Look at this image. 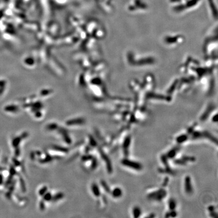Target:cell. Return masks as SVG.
Masks as SVG:
<instances>
[{"label":"cell","instance_id":"4316f807","mask_svg":"<svg viewBox=\"0 0 218 218\" xmlns=\"http://www.w3.org/2000/svg\"><path fill=\"white\" fill-rule=\"evenodd\" d=\"M212 121L214 123H216L218 121V118H217V115H216L213 117L212 118Z\"/></svg>","mask_w":218,"mask_h":218},{"label":"cell","instance_id":"9c48e42d","mask_svg":"<svg viewBox=\"0 0 218 218\" xmlns=\"http://www.w3.org/2000/svg\"><path fill=\"white\" fill-rule=\"evenodd\" d=\"M189 138V135L188 134H183L178 136L176 139V141L179 144H183L185 143Z\"/></svg>","mask_w":218,"mask_h":218},{"label":"cell","instance_id":"e0dca14e","mask_svg":"<svg viewBox=\"0 0 218 218\" xmlns=\"http://www.w3.org/2000/svg\"><path fill=\"white\" fill-rule=\"evenodd\" d=\"M101 184H102V186H103V189H105V190L107 192L109 193V192H111V190H110V187H109V186H108V185L107 184V183L105 181H102Z\"/></svg>","mask_w":218,"mask_h":218},{"label":"cell","instance_id":"30bf717a","mask_svg":"<svg viewBox=\"0 0 218 218\" xmlns=\"http://www.w3.org/2000/svg\"><path fill=\"white\" fill-rule=\"evenodd\" d=\"M191 138L192 139H199L201 138H203V133L202 131L194 130L191 134Z\"/></svg>","mask_w":218,"mask_h":218},{"label":"cell","instance_id":"9a60e30c","mask_svg":"<svg viewBox=\"0 0 218 218\" xmlns=\"http://www.w3.org/2000/svg\"><path fill=\"white\" fill-rule=\"evenodd\" d=\"M92 189L94 195L96 196H99L100 195V191L98 185H97L95 184H93L92 186Z\"/></svg>","mask_w":218,"mask_h":218},{"label":"cell","instance_id":"8fae6325","mask_svg":"<svg viewBox=\"0 0 218 218\" xmlns=\"http://www.w3.org/2000/svg\"><path fill=\"white\" fill-rule=\"evenodd\" d=\"M112 196L115 198H119L122 195V190L119 187H116L111 192Z\"/></svg>","mask_w":218,"mask_h":218},{"label":"cell","instance_id":"5bb4252c","mask_svg":"<svg viewBox=\"0 0 218 218\" xmlns=\"http://www.w3.org/2000/svg\"><path fill=\"white\" fill-rule=\"evenodd\" d=\"M181 158L184 161H185L187 163L188 162H194L196 160V159L195 157L189 156V155H183L181 157Z\"/></svg>","mask_w":218,"mask_h":218},{"label":"cell","instance_id":"5b68a950","mask_svg":"<svg viewBox=\"0 0 218 218\" xmlns=\"http://www.w3.org/2000/svg\"><path fill=\"white\" fill-rule=\"evenodd\" d=\"M184 189L187 194H192L193 193V187L191 179L189 176H187L184 179Z\"/></svg>","mask_w":218,"mask_h":218},{"label":"cell","instance_id":"603a6c76","mask_svg":"<svg viewBox=\"0 0 218 218\" xmlns=\"http://www.w3.org/2000/svg\"><path fill=\"white\" fill-rule=\"evenodd\" d=\"M210 216H211V217H212V218H218V213L216 212L215 211H212V212H210Z\"/></svg>","mask_w":218,"mask_h":218},{"label":"cell","instance_id":"ffe728a7","mask_svg":"<svg viewBox=\"0 0 218 218\" xmlns=\"http://www.w3.org/2000/svg\"><path fill=\"white\" fill-rule=\"evenodd\" d=\"M52 199V196L50 193H46L44 195V200L46 201H50Z\"/></svg>","mask_w":218,"mask_h":218},{"label":"cell","instance_id":"f1b7e54d","mask_svg":"<svg viewBox=\"0 0 218 218\" xmlns=\"http://www.w3.org/2000/svg\"><path fill=\"white\" fill-rule=\"evenodd\" d=\"M57 127V126L55 125H54L53 124H52L51 125H49V126H48V129H51V130H53L55 128H56Z\"/></svg>","mask_w":218,"mask_h":218},{"label":"cell","instance_id":"484cf974","mask_svg":"<svg viewBox=\"0 0 218 218\" xmlns=\"http://www.w3.org/2000/svg\"><path fill=\"white\" fill-rule=\"evenodd\" d=\"M207 209H208V211L209 212H211L215 211V207L213 206H210L208 207Z\"/></svg>","mask_w":218,"mask_h":218},{"label":"cell","instance_id":"2e32d148","mask_svg":"<svg viewBox=\"0 0 218 218\" xmlns=\"http://www.w3.org/2000/svg\"><path fill=\"white\" fill-rule=\"evenodd\" d=\"M173 162L176 165H180V166H185L187 164V163L185 161H184L182 158L175 159V160H174Z\"/></svg>","mask_w":218,"mask_h":218},{"label":"cell","instance_id":"d4e9b609","mask_svg":"<svg viewBox=\"0 0 218 218\" xmlns=\"http://www.w3.org/2000/svg\"><path fill=\"white\" fill-rule=\"evenodd\" d=\"M62 197V195L61 193V194H59V195H55V196L54 197L53 199H54V201H57L58 200L61 198Z\"/></svg>","mask_w":218,"mask_h":218},{"label":"cell","instance_id":"ba28073f","mask_svg":"<svg viewBox=\"0 0 218 218\" xmlns=\"http://www.w3.org/2000/svg\"><path fill=\"white\" fill-rule=\"evenodd\" d=\"M203 133V138H207V139L211 140L212 143L216 144V145L218 144V139L217 138L215 137L212 134L207 131H202Z\"/></svg>","mask_w":218,"mask_h":218},{"label":"cell","instance_id":"7402d4cb","mask_svg":"<svg viewBox=\"0 0 218 218\" xmlns=\"http://www.w3.org/2000/svg\"><path fill=\"white\" fill-rule=\"evenodd\" d=\"M169 178H168V177H165L164 179V181H163V183H162V186L163 187L167 186V185H168V184L169 183Z\"/></svg>","mask_w":218,"mask_h":218},{"label":"cell","instance_id":"6da1fadb","mask_svg":"<svg viewBox=\"0 0 218 218\" xmlns=\"http://www.w3.org/2000/svg\"><path fill=\"white\" fill-rule=\"evenodd\" d=\"M167 193L166 190L160 188L149 193L147 195V198L150 201H161L166 196Z\"/></svg>","mask_w":218,"mask_h":218},{"label":"cell","instance_id":"d6986e66","mask_svg":"<svg viewBox=\"0 0 218 218\" xmlns=\"http://www.w3.org/2000/svg\"><path fill=\"white\" fill-rule=\"evenodd\" d=\"M169 215H170V217L175 218V217H177V213L175 210H171L170 211H169Z\"/></svg>","mask_w":218,"mask_h":218},{"label":"cell","instance_id":"7c38bea8","mask_svg":"<svg viewBox=\"0 0 218 218\" xmlns=\"http://www.w3.org/2000/svg\"><path fill=\"white\" fill-rule=\"evenodd\" d=\"M132 215L134 218L140 217L141 215V210L140 208L138 206L134 207L132 210Z\"/></svg>","mask_w":218,"mask_h":218},{"label":"cell","instance_id":"7a4b0ae2","mask_svg":"<svg viewBox=\"0 0 218 218\" xmlns=\"http://www.w3.org/2000/svg\"><path fill=\"white\" fill-rule=\"evenodd\" d=\"M161 160L165 168L164 169H159V171L162 173H167L173 176L175 175L176 174V172L170 166L168 162V159L166 155H162L161 156Z\"/></svg>","mask_w":218,"mask_h":218},{"label":"cell","instance_id":"8992f818","mask_svg":"<svg viewBox=\"0 0 218 218\" xmlns=\"http://www.w3.org/2000/svg\"><path fill=\"white\" fill-rule=\"evenodd\" d=\"M99 152L101 153V155L103 159L106 163L107 168V170H108V172L110 173L112 172V171H113L112 165L111 161L110 160V159H109L108 156L104 153V151L103 150H102V149H99Z\"/></svg>","mask_w":218,"mask_h":218},{"label":"cell","instance_id":"3957f363","mask_svg":"<svg viewBox=\"0 0 218 218\" xmlns=\"http://www.w3.org/2000/svg\"><path fill=\"white\" fill-rule=\"evenodd\" d=\"M121 164L128 168H131L136 171H141L143 169V165L140 163L136 162V161H132L130 159H128L127 158H125L123 159L121 161Z\"/></svg>","mask_w":218,"mask_h":218},{"label":"cell","instance_id":"cb8c5ba5","mask_svg":"<svg viewBox=\"0 0 218 218\" xmlns=\"http://www.w3.org/2000/svg\"><path fill=\"white\" fill-rule=\"evenodd\" d=\"M47 190V188L46 187H43L41 189L40 191V195H44L46 193V191Z\"/></svg>","mask_w":218,"mask_h":218},{"label":"cell","instance_id":"ac0fdd59","mask_svg":"<svg viewBox=\"0 0 218 218\" xmlns=\"http://www.w3.org/2000/svg\"><path fill=\"white\" fill-rule=\"evenodd\" d=\"M197 125V123H195V124H193L192 125H191V126H190L188 129H187V133L189 135L192 132H193L195 129V127H196Z\"/></svg>","mask_w":218,"mask_h":218},{"label":"cell","instance_id":"277c9868","mask_svg":"<svg viewBox=\"0 0 218 218\" xmlns=\"http://www.w3.org/2000/svg\"><path fill=\"white\" fill-rule=\"evenodd\" d=\"M131 143V137L130 135H127L124 139L122 144V149L125 158H127L129 154V148Z\"/></svg>","mask_w":218,"mask_h":218},{"label":"cell","instance_id":"f546056e","mask_svg":"<svg viewBox=\"0 0 218 218\" xmlns=\"http://www.w3.org/2000/svg\"><path fill=\"white\" fill-rule=\"evenodd\" d=\"M165 217L166 218H170V215H169V212H168L166 213Z\"/></svg>","mask_w":218,"mask_h":218},{"label":"cell","instance_id":"83f0119b","mask_svg":"<svg viewBox=\"0 0 218 218\" xmlns=\"http://www.w3.org/2000/svg\"><path fill=\"white\" fill-rule=\"evenodd\" d=\"M155 214H153H153H149L148 216L146 217V218H155Z\"/></svg>","mask_w":218,"mask_h":218},{"label":"cell","instance_id":"4fadbf2b","mask_svg":"<svg viewBox=\"0 0 218 218\" xmlns=\"http://www.w3.org/2000/svg\"><path fill=\"white\" fill-rule=\"evenodd\" d=\"M176 207H177V203L174 199L171 198L168 201V207L170 211L175 210Z\"/></svg>","mask_w":218,"mask_h":218},{"label":"cell","instance_id":"52a82bcc","mask_svg":"<svg viewBox=\"0 0 218 218\" xmlns=\"http://www.w3.org/2000/svg\"><path fill=\"white\" fill-rule=\"evenodd\" d=\"M181 149V147L180 146H176L172 149L169 150L166 155L168 159H174L176 155L177 154L179 151Z\"/></svg>","mask_w":218,"mask_h":218},{"label":"cell","instance_id":"44dd1931","mask_svg":"<svg viewBox=\"0 0 218 218\" xmlns=\"http://www.w3.org/2000/svg\"><path fill=\"white\" fill-rule=\"evenodd\" d=\"M83 121L81 120H72V121L68 122V124L69 125H72V124H81L82 123Z\"/></svg>","mask_w":218,"mask_h":218}]
</instances>
